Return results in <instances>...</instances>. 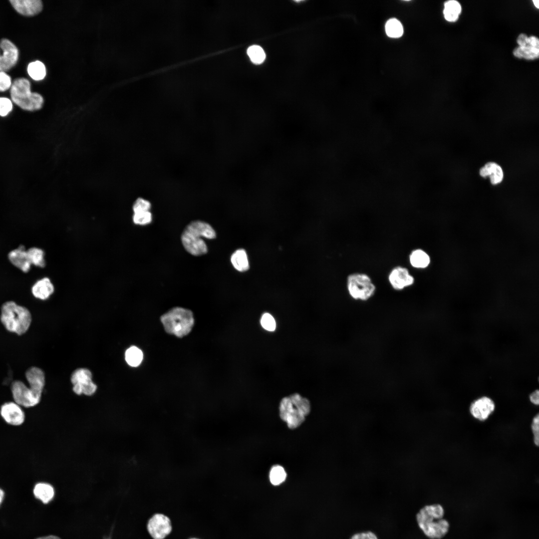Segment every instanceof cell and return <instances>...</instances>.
<instances>
[{"instance_id": "obj_1", "label": "cell", "mask_w": 539, "mask_h": 539, "mask_svg": "<svg viewBox=\"0 0 539 539\" xmlns=\"http://www.w3.org/2000/svg\"><path fill=\"white\" fill-rule=\"evenodd\" d=\"M445 511L439 504L426 505L416 515L418 526L429 539H441L448 533L450 524L444 518Z\"/></svg>"}, {"instance_id": "obj_2", "label": "cell", "mask_w": 539, "mask_h": 539, "mask_svg": "<svg viewBox=\"0 0 539 539\" xmlns=\"http://www.w3.org/2000/svg\"><path fill=\"white\" fill-rule=\"evenodd\" d=\"M216 234L209 224L194 221L190 223L184 230L181 241L185 250L193 256H201L208 252L207 246L202 238L215 239Z\"/></svg>"}, {"instance_id": "obj_3", "label": "cell", "mask_w": 539, "mask_h": 539, "mask_svg": "<svg viewBox=\"0 0 539 539\" xmlns=\"http://www.w3.org/2000/svg\"><path fill=\"white\" fill-rule=\"evenodd\" d=\"M0 320L6 330L21 335L29 329L32 315L28 308L10 300L1 305Z\"/></svg>"}, {"instance_id": "obj_4", "label": "cell", "mask_w": 539, "mask_h": 539, "mask_svg": "<svg viewBox=\"0 0 539 539\" xmlns=\"http://www.w3.org/2000/svg\"><path fill=\"white\" fill-rule=\"evenodd\" d=\"M279 409L280 418L293 429L303 422L310 411V404L307 398L294 393L281 399Z\"/></svg>"}, {"instance_id": "obj_5", "label": "cell", "mask_w": 539, "mask_h": 539, "mask_svg": "<svg viewBox=\"0 0 539 539\" xmlns=\"http://www.w3.org/2000/svg\"><path fill=\"white\" fill-rule=\"evenodd\" d=\"M9 90L12 103L23 110L37 111L43 105V97L39 93L31 91V83L26 78L15 79Z\"/></svg>"}, {"instance_id": "obj_6", "label": "cell", "mask_w": 539, "mask_h": 539, "mask_svg": "<svg viewBox=\"0 0 539 539\" xmlns=\"http://www.w3.org/2000/svg\"><path fill=\"white\" fill-rule=\"evenodd\" d=\"M161 321L165 330L179 337L188 334L194 325L192 311L182 307H175L163 314Z\"/></svg>"}, {"instance_id": "obj_7", "label": "cell", "mask_w": 539, "mask_h": 539, "mask_svg": "<svg viewBox=\"0 0 539 539\" xmlns=\"http://www.w3.org/2000/svg\"><path fill=\"white\" fill-rule=\"evenodd\" d=\"M347 288L352 299L362 301L370 299L376 291V286L370 276L359 272L352 273L348 276Z\"/></svg>"}, {"instance_id": "obj_8", "label": "cell", "mask_w": 539, "mask_h": 539, "mask_svg": "<svg viewBox=\"0 0 539 539\" xmlns=\"http://www.w3.org/2000/svg\"><path fill=\"white\" fill-rule=\"evenodd\" d=\"M13 401L22 407H34L39 403L42 396L20 380H15L10 386Z\"/></svg>"}, {"instance_id": "obj_9", "label": "cell", "mask_w": 539, "mask_h": 539, "mask_svg": "<svg viewBox=\"0 0 539 539\" xmlns=\"http://www.w3.org/2000/svg\"><path fill=\"white\" fill-rule=\"evenodd\" d=\"M92 378L91 371L87 368H81L75 370L71 376L73 392L77 395H93L96 392L97 387L93 382Z\"/></svg>"}, {"instance_id": "obj_10", "label": "cell", "mask_w": 539, "mask_h": 539, "mask_svg": "<svg viewBox=\"0 0 539 539\" xmlns=\"http://www.w3.org/2000/svg\"><path fill=\"white\" fill-rule=\"evenodd\" d=\"M17 46L9 39L0 40V71L6 72L13 68L19 58Z\"/></svg>"}, {"instance_id": "obj_11", "label": "cell", "mask_w": 539, "mask_h": 539, "mask_svg": "<svg viewBox=\"0 0 539 539\" xmlns=\"http://www.w3.org/2000/svg\"><path fill=\"white\" fill-rule=\"evenodd\" d=\"M147 529L149 534L153 539H164L172 530V524L169 517L164 514H154L148 521Z\"/></svg>"}, {"instance_id": "obj_12", "label": "cell", "mask_w": 539, "mask_h": 539, "mask_svg": "<svg viewBox=\"0 0 539 539\" xmlns=\"http://www.w3.org/2000/svg\"><path fill=\"white\" fill-rule=\"evenodd\" d=\"M493 400L488 396H482L473 401L469 407L472 416L480 421H485L493 414L495 409Z\"/></svg>"}, {"instance_id": "obj_13", "label": "cell", "mask_w": 539, "mask_h": 539, "mask_svg": "<svg viewBox=\"0 0 539 539\" xmlns=\"http://www.w3.org/2000/svg\"><path fill=\"white\" fill-rule=\"evenodd\" d=\"M0 414L8 424L17 426L22 425L25 415L22 407L14 401L4 403L0 408Z\"/></svg>"}, {"instance_id": "obj_14", "label": "cell", "mask_w": 539, "mask_h": 539, "mask_svg": "<svg viewBox=\"0 0 539 539\" xmlns=\"http://www.w3.org/2000/svg\"><path fill=\"white\" fill-rule=\"evenodd\" d=\"M388 281L391 287L395 290L401 291L412 285L415 281L414 277L405 267L397 266L392 269L388 275Z\"/></svg>"}, {"instance_id": "obj_15", "label": "cell", "mask_w": 539, "mask_h": 539, "mask_svg": "<svg viewBox=\"0 0 539 539\" xmlns=\"http://www.w3.org/2000/svg\"><path fill=\"white\" fill-rule=\"evenodd\" d=\"M13 9L19 14L25 16H33L40 13L43 8L40 0H10Z\"/></svg>"}, {"instance_id": "obj_16", "label": "cell", "mask_w": 539, "mask_h": 539, "mask_svg": "<svg viewBox=\"0 0 539 539\" xmlns=\"http://www.w3.org/2000/svg\"><path fill=\"white\" fill-rule=\"evenodd\" d=\"M480 176L483 178L488 177L491 184L497 186L501 184L504 178V172L502 167L495 162H488L479 170Z\"/></svg>"}, {"instance_id": "obj_17", "label": "cell", "mask_w": 539, "mask_h": 539, "mask_svg": "<svg viewBox=\"0 0 539 539\" xmlns=\"http://www.w3.org/2000/svg\"><path fill=\"white\" fill-rule=\"evenodd\" d=\"M25 376L28 386L42 396L45 383L43 371L37 367H31L26 371Z\"/></svg>"}, {"instance_id": "obj_18", "label": "cell", "mask_w": 539, "mask_h": 539, "mask_svg": "<svg viewBox=\"0 0 539 539\" xmlns=\"http://www.w3.org/2000/svg\"><path fill=\"white\" fill-rule=\"evenodd\" d=\"M8 259L12 265L24 272H27L30 269L31 265L23 246L20 245L9 252Z\"/></svg>"}, {"instance_id": "obj_19", "label": "cell", "mask_w": 539, "mask_h": 539, "mask_svg": "<svg viewBox=\"0 0 539 539\" xmlns=\"http://www.w3.org/2000/svg\"><path fill=\"white\" fill-rule=\"evenodd\" d=\"M32 494L35 499L44 505H47L53 499L55 492L51 484L46 482H38L34 486Z\"/></svg>"}, {"instance_id": "obj_20", "label": "cell", "mask_w": 539, "mask_h": 539, "mask_svg": "<svg viewBox=\"0 0 539 539\" xmlns=\"http://www.w3.org/2000/svg\"><path fill=\"white\" fill-rule=\"evenodd\" d=\"M54 286L48 277L37 280L31 287V293L36 298L46 300L53 293Z\"/></svg>"}, {"instance_id": "obj_21", "label": "cell", "mask_w": 539, "mask_h": 539, "mask_svg": "<svg viewBox=\"0 0 539 539\" xmlns=\"http://www.w3.org/2000/svg\"><path fill=\"white\" fill-rule=\"evenodd\" d=\"M409 260L411 266L416 269L425 268L430 262L429 255L420 249L413 250L409 255Z\"/></svg>"}, {"instance_id": "obj_22", "label": "cell", "mask_w": 539, "mask_h": 539, "mask_svg": "<svg viewBox=\"0 0 539 539\" xmlns=\"http://www.w3.org/2000/svg\"><path fill=\"white\" fill-rule=\"evenodd\" d=\"M231 262L234 268L239 271H245L249 268L246 252L244 249L236 250L231 256Z\"/></svg>"}, {"instance_id": "obj_23", "label": "cell", "mask_w": 539, "mask_h": 539, "mask_svg": "<svg viewBox=\"0 0 539 539\" xmlns=\"http://www.w3.org/2000/svg\"><path fill=\"white\" fill-rule=\"evenodd\" d=\"M461 10V4L458 1L454 0L447 1L444 3V18L448 21L455 22L458 19Z\"/></svg>"}, {"instance_id": "obj_24", "label": "cell", "mask_w": 539, "mask_h": 539, "mask_svg": "<svg viewBox=\"0 0 539 539\" xmlns=\"http://www.w3.org/2000/svg\"><path fill=\"white\" fill-rule=\"evenodd\" d=\"M26 70L29 77L35 81L41 80L46 76L45 66L39 60L29 62L27 65Z\"/></svg>"}, {"instance_id": "obj_25", "label": "cell", "mask_w": 539, "mask_h": 539, "mask_svg": "<svg viewBox=\"0 0 539 539\" xmlns=\"http://www.w3.org/2000/svg\"><path fill=\"white\" fill-rule=\"evenodd\" d=\"M513 54L518 58L534 60L539 57V48L534 47L528 44L524 46L515 48L513 50Z\"/></svg>"}, {"instance_id": "obj_26", "label": "cell", "mask_w": 539, "mask_h": 539, "mask_svg": "<svg viewBox=\"0 0 539 539\" xmlns=\"http://www.w3.org/2000/svg\"><path fill=\"white\" fill-rule=\"evenodd\" d=\"M125 358L129 365L132 367H137L143 360V354L140 349L136 346H132L126 350Z\"/></svg>"}, {"instance_id": "obj_27", "label": "cell", "mask_w": 539, "mask_h": 539, "mask_svg": "<svg viewBox=\"0 0 539 539\" xmlns=\"http://www.w3.org/2000/svg\"><path fill=\"white\" fill-rule=\"evenodd\" d=\"M26 251L31 265L40 268L45 266L44 253L42 249L36 247H31Z\"/></svg>"}, {"instance_id": "obj_28", "label": "cell", "mask_w": 539, "mask_h": 539, "mask_svg": "<svg viewBox=\"0 0 539 539\" xmlns=\"http://www.w3.org/2000/svg\"><path fill=\"white\" fill-rule=\"evenodd\" d=\"M385 31L386 34L390 37L399 38L403 33V27L400 21L398 19L391 18L386 23Z\"/></svg>"}, {"instance_id": "obj_29", "label": "cell", "mask_w": 539, "mask_h": 539, "mask_svg": "<svg viewBox=\"0 0 539 539\" xmlns=\"http://www.w3.org/2000/svg\"><path fill=\"white\" fill-rule=\"evenodd\" d=\"M247 54L251 61L256 64L262 63L266 58L264 50L258 45L250 46L247 49Z\"/></svg>"}, {"instance_id": "obj_30", "label": "cell", "mask_w": 539, "mask_h": 539, "mask_svg": "<svg viewBox=\"0 0 539 539\" xmlns=\"http://www.w3.org/2000/svg\"><path fill=\"white\" fill-rule=\"evenodd\" d=\"M286 477V474L284 468L279 465L273 466L270 473V483L274 486H277L283 483Z\"/></svg>"}, {"instance_id": "obj_31", "label": "cell", "mask_w": 539, "mask_h": 539, "mask_svg": "<svg viewBox=\"0 0 539 539\" xmlns=\"http://www.w3.org/2000/svg\"><path fill=\"white\" fill-rule=\"evenodd\" d=\"M152 219V214L150 211L135 213L133 217L134 223L140 225H145L150 223Z\"/></svg>"}, {"instance_id": "obj_32", "label": "cell", "mask_w": 539, "mask_h": 539, "mask_svg": "<svg viewBox=\"0 0 539 539\" xmlns=\"http://www.w3.org/2000/svg\"><path fill=\"white\" fill-rule=\"evenodd\" d=\"M261 324L266 330L273 331L276 328V322L273 317L269 313H264L261 318Z\"/></svg>"}, {"instance_id": "obj_33", "label": "cell", "mask_w": 539, "mask_h": 539, "mask_svg": "<svg viewBox=\"0 0 539 539\" xmlns=\"http://www.w3.org/2000/svg\"><path fill=\"white\" fill-rule=\"evenodd\" d=\"M12 109L13 103L11 99L5 97H0V116H7Z\"/></svg>"}, {"instance_id": "obj_34", "label": "cell", "mask_w": 539, "mask_h": 539, "mask_svg": "<svg viewBox=\"0 0 539 539\" xmlns=\"http://www.w3.org/2000/svg\"><path fill=\"white\" fill-rule=\"evenodd\" d=\"M151 207V204L149 201L143 198H139L135 201L133 206V210L134 213L149 211Z\"/></svg>"}, {"instance_id": "obj_35", "label": "cell", "mask_w": 539, "mask_h": 539, "mask_svg": "<svg viewBox=\"0 0 539 539\" xmlns=\"http://www.w3.org/2000/svg\"><path fill=\"white\" fill-rule=\"evenodd\" d=\"M11 78L6 72L0 71V92L9 89L12 84Z\"/></svg>"}, {"instance_id": "obj_36", "label": "cell", "mask_w": 539, "mask_h": 539, "mask_svg": "<svg viewBox=\"0 0 539 539\" xmlns=\"http://www.w3.org/2000/svg\"><path fill=\"white\" fill-rule=\"evenodd\" d=\"M531 429L533 435V441L535 445L539 444V414H537L533 418Z\"/></svg>"}, {"instance_id": "obj_37", "label": "cell", "mask_w": 539, "mask_h": 539, "mask_svg": "<svg viewBox=\"0 0 539 539\" xmlns=\"http://www.w3.org/2000/svg\"><path fill=\"white\" fill-rule=\"evenodd\" d=\"M349 539H378L377 535L371 531H365L353 534Z\"/></svg>"}, {"instance_id": "obj_38", "label": "cell", "mask_w": 539, "mask_h": 539, "mask_svg": "<svg viewBox=\"0 0 539 539\" xmlns=\"http://www.w3.org/2000/svg\"><path fill=\"white\" fill-rule=\"evenodd\" d=\"M529 37L524 33L520 34L517 38L519 46H524L528 44Z\"/></svg>"}, {"instance_id": "obj_39", "label": "cell", "mask_w": 539, "mask_h": 539, "mask_svg": "<svg viewBox=\"0 0 539 539\" xmlns=\"http://www.w3.org/2000/svg\"><path fill=\"white\" fill-rule=\"evenodd\" d=\"M529 400L530 402L535 405H538L539 404V391L538 390H536L533 391L529 395Z\"/></svg>"}, {"instance_id": "obj_40", "label": "cell", "mask_w": 539, "mask_h": 539, "mask_svg": "<svg viewBox=\"0 0 539 539\" xmlns=\"http://www.w3.org/2000/svg\"><path fill=\"white\" fill-rule=\"evenodd\" d=\"M34 539H61L59 537L54 535L39 536Z\"/></svg>"}, {"instance_id": "obj_41", "label": "cell", "mask_w": 539, "mask_h": 539, "mask_svg": "<svg viewBox=\"0 0 539 539\" xmlns=\"http://www.w3.org/2000/svg\"><path fill=\"white\" fill-rule=\"evenodd\" d=\"M5 499V492L4 490L0 488V508L1 506L2 503L4 502Z\"/></svg>"}, {"instance_id": "obj_42", "label": "cell", "mask_w": 539, "mask_h": 539, "mask_svg": "<svg viewBox=\"0 0 539 539\" xmlns=\"http://www.w3.org/2000/svg\"><path fill=\"white\" fill-rule=\"evenodd\" d=\"M533 3H534V5H535V6H536V7H537V8H539V0H533Z\"/></svg>"}, {"instance_id": "obj_43", "label": "cell", "mask_w": 539, "mask_h": 539, "mask_svg": "<svg viewBox=\"0 0 539 539\" xmlns=\"http://www.w3.org/2000/svg\"></svg>"}]
</instances>
